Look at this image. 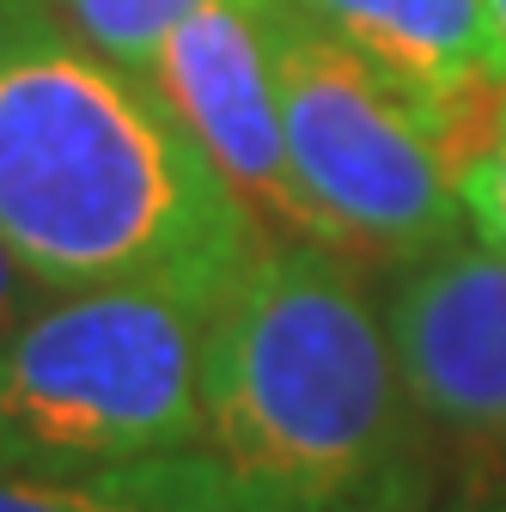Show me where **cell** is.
I'll return each instance as SVG.
<instances>
[{
    "instance_id": "obj_1",
    "label": "cell",
    "mask_w": 506,
    "mask_h": 512,
    "mask_svg": "<svg viewBox=\"0 0 506 512\" xmlns=\"http://www.w3.org/2000/svg\"><path fill=\"white\" fill-rule=\"evenodd\" d=\"M0 238L43 293L171 287L202 305L263 250L153 80L43 0H0Z\"/></svg>"
},
{
    "instance_id": "obj_2",
    "label": "cell",
    "mask_w": 506,
    "mask_h": 512,
    "mask_svg": "<svg viewBox=\"0 0 506 512\" xmlns=\"http://www.w3.org/2000/svg\"><path fill=\"white\" fill-rule=\"evenodd\" d=\"M202 452L232 512H427L433 439L348 256L263 238L214 299Z\"/></svg>"
},
{
    "instance_id": "obj_3",
    "label": "cell",
    "mask_w": 506,
    "mask_h": 512,
    "mask_svg": "<svg viewBox=\"0 0 506 512\" xmlns=\"http://www.w3.org/2000/svg\"><path fill=\"white\" fill-rule=\"evenodd\" d=\"M208 311L171 287L49 293L0 336V464L98 476L196 452Z\"/></svg>"
},
{
    "instance_id": "obj_4",
    "label": "cell",
    "mask_w": 506,
    "mask_h": 512,
    "mask_svg": "<svg viewBox=\"0 0 506 512\" xmlns=\"http://www.w3.org/2000/svg\"><path fill=\"white\" fill-rule=\"evenodd\" d=\"M293 183L348 263H415L464 238L458 183L427 141L415 92L324 31L299 0L269 7Z\"/></svg>"
},
{
    "instance_id": "obj_5",
    "label": "cell",
    "mask_w": 506,
    "mask_h": 512,
    "mask_svg": "<svg viewBox=\"0 0 506 512\" xmlns=\"http://www.w3.org/2000/svg\"><path fill=\"white\" fill-rule=\"evenodd\" d=\"M385 336L433 445L476 470V494H506V250L458 238L397 263Z\"/></svg>"
},
{
    "instance_id": "obj_6",
    "label": "cell",
    "mask_w": 506,
    "mask_h": 512,
    "mask_svg": "<svg viewBox=\"0 0 506 512\" xmlns=\"http://www.w3.org/2000/svg\"><path fill=\"white\" fill-rule=\"evenodd\" d=\"M275 0H202L153 55V92L177 110V122L196 135L208 165L244 202L263 238L281 244H324L311 220L281 128L275 92V43H269ZM330 250V244H324Z\"/></svg>"
},
{
    "instance_id": "obj_7",
    "label": "cell",
    "mask_w": 506,
    "mask_h": 512,
    "mask_svg": "<svg viewBox=\"0 0 506 512\" xmlns=\"http://www.w3.org/2000/svg\"><path fill=\"white\" fill-rule=\"evenodd\" d=\"M299 7L415 98L470 68L506 61L488 0H299Z\"/></svg>"
},
{
    "instance_id": "obj_8",
    "label": "cell",
    "mask_w": 506,
    "mask_h": 512,
    "mask_svg": "<svg viewBox=\"0 0 506 512\" xmlns=\"http://www.w3.org/2000/svg\"><path fill=\"white\" fill-rule=\"evenodd\" d=\"M0 512H232L208 452H177L98 476H43L0 464Z\"/></svg>"
},
{
    "instance_id": "obj_9",
    "label": "cell",
    "mask_w": 506,
    "mask_h": 512,
    "mask_svg": "<svg viewBox=\"0 0 506 512\" xmlns=\"http://www.w3.org/2000/svg\"><path fill=\"white\" fill-rule=\"evenodd\" d=\"M43 7L80 43H92L98 55L116 61V68H129V74L147 80L159 43L196 13L202 0H43Z\"/></svg>"
},
{
    "instance_id": "obj_10",
    "label": "cell",
    "mask_w": 506,
    "mask_h": 512,
    "mask_svg": "<svg viewBox=\"0 0 506 512\" xmlns=\"http://www.w3.org/2000/svg\"><path fill=\"white\" fill-rule=\"evenodd\" d=\"M458 202H464V226L470 238L506 250V128L488 159H476L464 177H458Z\"/></svg>"
},
{
    "instance_id": "obj_11",
    "label": "cell",
    "mask_w": 506,
    "mask_h": 512,
    "mask_svg": "<svg viewBox=\"0 0 506 512\" xmlns=\"http://www.w3.org/2000/svg\"><path fill=\"white\" fill-rule=\"evenodd\" d=\"M43 299H49V293L31 281V269L13 256V244L0 238V336H7L13 324H25V317H31Z\"/></svg>"
},
{
    "instance_id": "obj_12",
    "label": "cell",
    "mask_w": 506,
    "mask_h": 512,
    "mask_svg": "<svg viewBox=\"0 0 506 512\" xmlns=\"http://www.w3.org/2000/svg\"><path fill=\"white\" fill-rule=\"evenodd\" d=\"M458 512H506V494H482V500H464Z\"/></svg>"
},
{
    "instance_id": "obj_13",
    "label": "cell",
    "mask_w": 506,
    "mask_h": 512,
    "mask_svg": "<svg viewBox=\"0 0 506 512\" xmlns=\"http://www.w3.org/2000/svg\"><path fill=\"white\" fill-rule=\"evenodd\" d=\"M488 19H494V37H500V49H506V0H488Z\"/></svg>"
}]
</instances>
